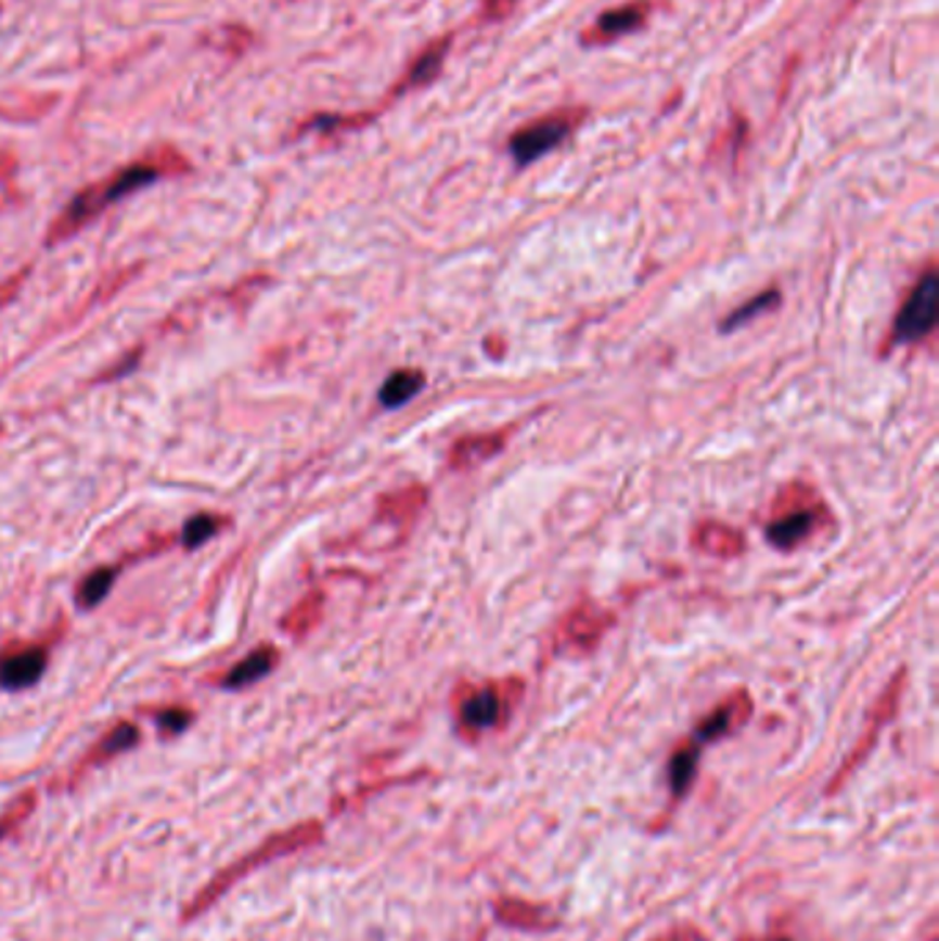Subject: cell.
Wrapping results in <instances>:
<instances>
[{
    "label": "cell",
    "mask_w": 939,
    "mask_h": 941,
    "mask_svg": "<svg viewBox=\"0 0 939 941\" xmlns=\"http://www.w3.org/2000/svg\"><path fill=\"white\" fill-rule=\"evenodd\" d=\"M497 917L502 919L504 925H510V928H524V930L554 928V917H549L543 908L532 906V903H527V900H499Z\"/></svg>",
    "instance_id": "cell-19"
},
{
    "label": "cell",
    "mask_w": 939,
    "mask_h": 941,
    "mask_svg": "<svg viewBox=\"0 0 939 941\" xmlns=\"http://www.w3.org/2000/svg\"><path fill=\"white\" fill-rule=\"evenodd\" d=\"M651 0H629V3H620V7L599 14L593 28H587L584 34H581V44H584V48H601V44L617 42L622 36L640 30L642 25L647 23V17H651Z\"/></svg>",
    "instance_id": "cell-7"
},
{
    "label": "cell",
    "mask_w": 939,
    "mask_h": 941,
    "mask_svg": "<svg viewBox=\"0 0 939 941\" xmlns=\"http://www.w3.org/2000/svg\"><path fill=\"white\" fill-rule=\"evenodd\" d=\"M17 160H14L12 152H0V179H7L14 171Z\"/></svg>",
    "instance_id": "cell-30"
},
{
    "label": "cell",
    "mask_w": 939,
    "mask_h": 941,
    "mask_svg": "<svg viewBox=\"0 0 939 941\" xmlns=\"http://www.w3.org/2000/svg\"><path fill=\"white\" fill-rule=\"evenodd\" d=\"M30 807H34V796H28V799L20 801V804L12 810V815L3 817V821H0V837H7V832H12V828L17 826V823L23 821V817H28Z\"/></svg>",
    "instance_id": "cell-29"
},
{
    "label": "cell",
    "mask_w": 939,
    "mask_h": 941,
    "mask_svg": "<svg viewBox=\"0 0 939 941\" xmlns=\"http://www.w3.org/2000/svg\"><path fill=\"white\" fill-rule=\"evenodd\" d=\"M747 716H749V697L742 692V694H736V697H730L728 702L719 705V708H713L711 716H706V719L697 724L692 740L697 746L711 744V740L728 735L730 730L736 727V724H742Z\"/></svg>",
    "instance_id": "cell-12"
},
{
    "label": "cell",
    "mask_w": 939,
    "mask_h": 941,
    "mask_svg": "<svg viewBox=\"0 0 939 941\" xmlns=\"http://www.w3.org/2000/svg\"><path fill=\"white\" fill-rule=\"evenodd\" d=\"M510 433H485V436H468L463 441H458L449 454V463L455 468H472L474 463H483V460L493 457L497 452H502L504 441H507Z\"/></svg>",
    "instance_id": "cell-16"
},
{
    "label": "cell",
    "mask_w": 939,
    "mask_h": 941,
    "mask_svg": "<svg viewBox=\"0 0 939 941\" xmlns=\"http://www.w3.org/2000/svg\"><path fill=\"white\" fill-rule=\"evenodd\" d=\"M221 526L223 520L210 513L193 515V518L185 524V529H182V545H185V549H198V545H204V542H210L213 537L218 534Z\"/></svg>",
    "instance_id": "cell-24"
},
{
    "label": "cell",
    "mask_w": 939,
    "mask_h": 941,
    "mask_svg": "<svg viewBox=\"0 0 939 941\" xmlns=\"http://www.w3.org/2000/svg\"><path fill=\"white\" fill-rule=\"evenodd\" d=\"M780 306V293L777 289H769V293H760L758 298H753L749 304L738 306L736 311H730L728 320L722 322V331L728 334V331H736L742 328V325H747V322H753L755 317L767 314V311L777 309Z\"/></svg>",
    "instance_id": "cell-22"
},
{
    "label": "cell",
    "mask_w": 939,
    "mask_h": 941,
    "mask_svg": "<svg viewBox=\"0 0 939 941\" xmlns=\"http://www.w3.org/2000/svg\"><path fill=\"white\" fill-rule=\"evenodd\" d=\"M449 48H452V36H441V39H436V42L427 44L425 50H422L416 59L408 64V69L402 72V78L397 80L395 89H391V100H397V96L408 94V91H416L422 89V86H430L433 80L441 75V66L443 59H447Z\"/></svg>",
    "instance_id": "cell-9"
},
{
    "label": "cell",
    "mask_w": 939,
    "mask_h": 941,
    "mask_svg": "<svg viewBox=\"0 0 939 941\" xmlns=\"http://www.w3.org/2000/svg\"><path fill=\"white\" fill-rule=\"evenodd\" d=\"M747 941H753V939H747ZM755 941H794V939H788V936H767V939H755Z\"/></svg>",
    "instance_id": "cell-32"
},
{
    "label": "cell",
    "mask_w": 939,
    "mask_h": 941,
    "mask_svg": "<svg viewBox=\"0 0 939 941\" xmlns=\"http://www.w3.org/2000/svg\"><path fill=\"white\" fill-rule=\"evenodd\" d=\"M901 685H903V672L898 674V680H892V685H890V688H887V692H885V697H882V699H879V705H876V721H874V724H871V727H867L865 738L860 740V746H857L854 755H851L849 760H846L844 771H840V774H838V782L844 779V776L849 774V771L854 769L857 763H860L862 757L867 755V749H871V744H874L876 735H879L882 724H885L887 719H892V713H896V708H898V699H901ZM838 782H835V785H838Z\"/></svg>",
    "instance_id": "cell-15"
},
{
    "label": "cell",
    "mask_w": 939,
    "mask_h": 941,
    "mask_svg": "<svg viewBox=\"0 0 939 941\" xmlns=\"http://www.w3.org/2000/svg\"><path fill=\"white\" fill-rule=\"evenodd\" d=\"M694 549H700L703 554L719 556V559H733V556H738L747 549V542H744V534H738L736 529L706 520V524L694 529Z\"/></svg>",
    "instance_id": "cell-13"
},
{
    "label": "cell",
    "mask_w": 939,
    "mask_h": 941,
    "mask_svg": "<svg viewBox=\"0 0 939 941\" xmlns=\"http://www.w3.org/2000/svg\"><path fill=\"white\" fill-rule=\"evenodd\" d=\"M61 102L59 94H44V91H3L0 94V119L12 125H34L53 114Z\"/></svg>",
    "instance_id": "cell-10"
},
{
    "label": "cell",
    "mask_w": 939,
    "mask_h": 941,
    "mask_svg": "<svg viewBox=\"0 0 939 941\" xmlns=\"http://www.w3.org/2000/svg\"><path fill=\"white\" fill-rule=\"evenodd\" d=\"M609 628V614L599 611L595 606H579L576 611L568 614V620L563 622V631L559 639L568 647L579 649H593L601 642L604 631Z\"/></svg>",
    "instance_id": "cell-11"
},
{
    "label": "cell",
    "mask_w": 939,
    "mask_h": 941,
    "mask_svg": "<svg viewBox=\"0 0 939 941\" xmlns=\"http://www.w3.org/2000/svg\"><path fill=\"white\" fill-rule=\"evenodd\" d=\"M587 116H590V111H587L584 105H568V107H556V111H551V114L518 127V130L510 136V143H507L515 166L518 168L532 166L535 160H540L543 155L554 152L556 146H563Z\"/></svg>",
    "instance_id": "cell-2"
},
{
    "label": "cell",
    "mask_w": 939,
    "mask_h": 941,
    "mask_svg": "<svg viewBox=\"0 0 939 941\" xmlns=\"http://www.w3.org/2000/svg\"><path fill=\"white\" fill-rule=\"evenodd\" d=\"M191 719H193L191 710H185V708H168V710H160V713H157V724H160V727L171 735H180L182 730L191 724Z\"/></svg>",
    "instance_id": "cell-28"
},
{
    "label": "cell",
    "mask_w": 939,
    "mask_h": 941,
    "mask_svg": "<svg viewBox=\"0 0 939 941\" xmlns=\"http://www.w3.org/2000/svg\"><path fill=\"white\" fill-rule=\"evenodd\" d=\"M937 300L939 279L928 268L910 293L906 304L901 306L896 322H892V345H915V341L926 339L934 331V325H937Z\"/></svg>",
    "instance_id": "cell-5"
},
{
    "label": "cell",
    "mask_w": 939,
    "mask_h": 941,
    "mask_svg": "<svg viewBox=\"0 0 939 941\" xmlns=\"http://www.w3.org/2000/svg\"><path fill=\"white\" fill-rule=\"evenodd\" d=\"M520 0H483V7H479L477 14V23L479 25H491V23H502V20H507L510 14L515 12V7H518Z\"/></svg>",
    "instance_id": "cell-27"
},
{
    "label": "cell",
    "mask_w": 939,
    "mask_h": 941,
    "mask_svg": "<svg viewBox=\"0 0 939 941\" xmlns=\"http://www.w3.org/2000/svg\"><path fill=\"white\" fill-rule=\"evenodd\" d=\"M520 688L515 680L507 683H488L474 688L468 697L461 699V708H458V724H461L463 735H472L479 738L488 730L502 727L504 721L513 713L515 699L520 697Z\"/></svg>",
    "instance_id": "cell-4"
},
{
    "label": "cell",
    "mask_w": 939,
    "mask_h": 941,
    "mask_svg": "<svg viewBox=\"0 0 939 941\" xmlns=\"http://www.w3.org/2000/svg\"><path fill=\"white\" fill-rule=\"evenodd\" d=\"M808 493H805L802 504H790L788 501V504H785V510H780L777 506L774 520L767 526V537L774 549L790 551V549H796V545H802V542L808 540V537L813 534L815 529H819L821 520H824V506L810 504Z\"/></svg>",
    "instance_id": "cell-6"
},
{
    "label": "cell",
    "mask_w": 939,
    "mask_h": 941,
    "mask_svg": "<svg viewBox=\"0 0 939 941\" xmlns=\"http://www.w3.org/2000/svg\"><path fill=\"white\" fill-rule=\"evenodd\" d=\"M320 601H323V595H309L304 603H300L298 608H295L293 614L287 617V631L293 633H304L306 628H311V622L318 620V611H320Z\"/></svg>",
    "instance_id": "cell-26"
},
{
    "label": "cell",
    "mask_w": 939,
    "mask_h": 941,
    "mask_svg": "<svg viewBox=\"0 0 939 941\" xmlns=\"http://www.w3.org/2000/svg\"><path fill=\"white\" fill-rule=\"evenodd\" d=\"M275 663H279V649H275L273 644H259L254 653H248L243 661H237L229 669V674L223 678V685H227V688H246V685L268 678L275 669Z\"/></svg>",
    "instance_id": "cell-14"
},
{
    "label": "cell",
    "mask_w": 939,
    "mask_h": 941,
    "mask_svg": "<svg viewBox=\"0 0 939 941\" xmlns=\"http://www.w3.org/2000/svg\"><path fill=\"white\" fill-rule=\"evenodd\" d=\"M320 832H323V828H320V823H304V826L293 828V832H284V835L273 837V840H270V842H265V846L259 848V851L248 853V856L243 859V862H237V864H234V867H229L227 873H221V876H218L216 881L210 884V887L204 889V892L196 898V903H193V906L185 912V917L191 919L193 914H198V912H202V908L210 906V903L218 898V894L227 892V889L232 887V884L237 881V878H243L248 871L259 867V864L270 862V859L287 856V853H295V851H300V848L311 846V842H318L320 840Z\"/></svg>",
    "instance_id": "cell-3"
},
{
    "label": "cell",
    "mask_w": 939,
    "mask_h": 941,
    "mask_svg": "<svg viewBox=\"0 0 939 941\" xmlns=\"http://www.w3.org/2000/svg\"><path fill=\"white\" fill-rule=\"evenodd\" d=\"M658 941H700V936L694 933V930H678V933H670L667 939H658Z\"/></svg>",
    "instance_id": "cell-31"
},
{
    "label": "cell",
    "mask_w": 939,
    "mask_h": 941,
    "mask_svg": "<svg viewBox=\"0 0 939 941\" xmlns=\"http://www.w3.org/2000/svg\"><path fill=\"white\" fill-rule=\"evenodd\" d=\"M700 749L703 746L689 740V744H683L681 749L672 751L670 765H667V779H670L672 799L686 796V790L692 787L694 774H697V763H700Z\"/></svg>",
    "instance_id": "cell-17"
},
{
    "label": "cell",
    "mask_w": 939,
    "mask_h": 941,
    "mask_svg": "<svg viewBox=\"0 0 939 941\" xmlns=\"http://www.w3.org/2000/svg\"><path fill=\"white\" fill-rule=\"evenodd\" d=\"M375 119V114H353V116H339V114H318L311 116L309 121L300 125L298 132H345V130H359V127L370 125Z\"/></svg>",
    "instance_id": "cell-23"
},
{
    "label": "cell",
    "mask_w": 939,
    "mask_h": 941,
    "mask_svg": "<svg viewBox=\"0 0 939 941\" xmlns=\"http://www.w3.org/2000/svg\"><path fill=\"white\" fill-rule=\"evenodd\" d=\"M188 160L177 150H157L155 155L146 160L130 163V166L119 168L111 177L100 179L94 185L83 188L73 202L66 204L64 212L59 215L50 227L44 245H59L78 234L86 223H91L100 212L111 207V204L121 202L125 196H132L136 191H144L152 182L163 177H173V173H185Z\"/></svg>",
    "instance_id": "cell-1"
},
{
    "label": "cell",
    "mask_w": 939,
    "mask_h": 941,
    "mask_svg": "<svg viewBox=\"0 0 939 941\" xmlns=\"http://www.w3.org/2000/svg\"><path fill=\"white\" fill-rule=\"evenodd\" d=\"M425 388V375L420 370H397L386 377L377 391V400L384 408H402Z\"/></svg>",
    "instance_id": "cell-18"
},
{
    "label": "cell",
    "mask_w": 939,
    "mask_h": 941,
    "mask_svg": "<svg viewBox=\"0 0 939 941\" xmlns=\"http://www.w3.org/2000/svg\"><path fill=\"white\" fill-rule=\"evenodd\" d=\"M138 738H141L138 727H132V724H119V727L111 730V733L105 735L100 744H97V749L91 751L89 760H86V765H100V763H105V760H111V757L132 749V746L138 744Z\"/></svg>",
    "instance_id": "cell-20"
},
{
    "label": "cell",
    "mask_w": 939,
    "mask_h": 941,
    "mask_svg": "<svg viewBox=\"0 0 939 941\" xmlns=\"http://www.w3.org/2000/svg\"><path fill=\"white\" fill-rule=\"evenodd\" d=\"M218 39H221V42H210L213 48H218L221 53L237 59V55H243L248 48H252L254 34L248 28H243V25H223V28L218 30Z\"/></svg>",
    "instance_id": "cell-25"
},
{
    "label": "cell",
    "mask_w": 939,
    "mask_h": 941,
    "mask_svg": "<svg viewBox=\"0 0 939 941\" xmlns=\"http://www.w3.org/2000/svg\"><path fill=\"white\" fill-rule=\"evenodd\" d=\"M48 649L42 644H30V647H20L0 656V685L7 692H20V688H30L39 683V678L48 669Z\"/></svg>",
    "instance_id": "cell-8"
},
{
    "label": "cell",
    "mask_w": 939,
    "mask_h": 941,
    "mask_svg": "<svg viewBox=\"0 0 939 941\" xmlns=\"http://www.w3.org/2000/svg\"><path fill=\"white\" fill-rule=\"evenodd\" d=\"M114 581H116L114 567H100V570H91L89 576L83 578V584H80V590H78V606L80 608L100 606V603L108 597V592L114 590Z\"/></svg>",
    "instance_id": "cell-21"
}]
</instances>
